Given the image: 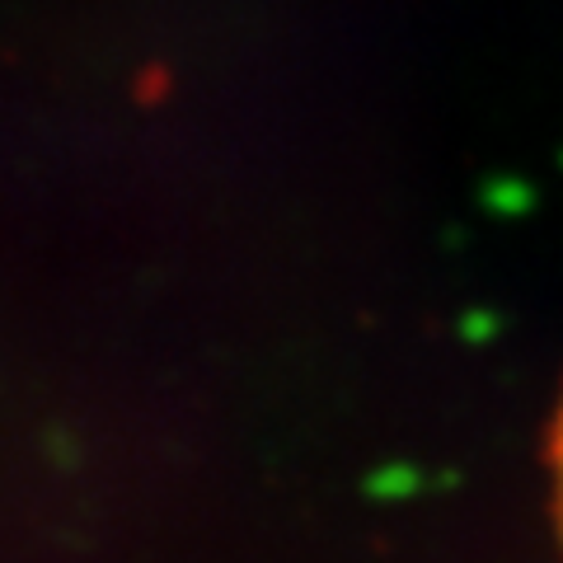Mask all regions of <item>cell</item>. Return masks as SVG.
Returning <instances> with one entry per match:
<instances>
[{"label": "cell", "mask_w": 563, "mask_h": 563, "mask_svg": "<svg viewBox=\"0 0 563 563\" xmlns=\"http://www.w3.org/2000/svg\"><path fill=\"white\" fill-rule=\"evenodd\" d=\"M559 484H563V432H559Z\"/></svg>", "instance_id": "6da1fadb"}]
</instances>
